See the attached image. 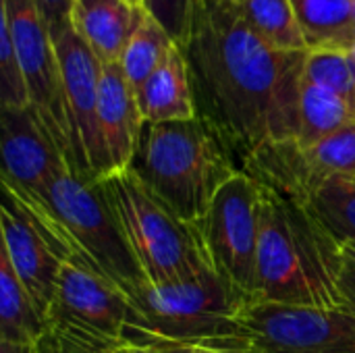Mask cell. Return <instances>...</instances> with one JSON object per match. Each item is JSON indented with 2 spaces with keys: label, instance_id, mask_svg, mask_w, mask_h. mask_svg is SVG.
I'll return each mask as SVG.
<instances>
[{
  "label": "cell",
  "instance_id": "obj_1",
  "mask_svg": "<svg viewBox=\"0 0 355 353\" xmlns=\"http://www.w3.org/2000/svg\"><path fill=\"white\" fill-rule=\"evenodd\" d=\"M185 54L198 117L216 133L237 171L264 148L297 139L308 52L262 42L233 0H193Z\"/></svg>",
  "mask_w": 355,
  "mask_h": 353
},
{
  "label": "cell",
  "instance_id": "obj_2",
  "mask_svg": "<svg viewBox=\"0 0 355 353\" xmlns=\"http://www.w3.org/2000/svg\"><path fill=\"white\" fill-rule=\"evenodd\" d=\"M341 264L339 239L308 204L262 187L258 262L250 302L345 308L339 289Z\"/></svg>",
  "mask_w": 355,
  "mask_h": 353
},
{
  "label": "cell",
  "instance_id": "obj_3",
  "mask_svg": "<svg viewBox=\"0 0 355 353\" xmlns=\"http://www.w3.org/2000/svg\"><path fill=\"white\" fill-rule=\"evenodd\" d=\"M2 187L44 229L64 262L81 264L100 275L129 300L150 287L114 216L102 179L67 169L31 196L4 183Z\"/></svg>",
  "mask_w": 355,
  "mask_h": 353
},
{
  "label": "cell",
  "instance_id": "obj_4",
  "mask_svg": "<svg viewBox=\"0 0 355 353\" xmlns=\"http://www.w3.org/2000/svg\"><path fill=\"white\" fill-rule=\"evenodd\" d=\"M250 300L208 270L191 281L148 287L131 300L125 347L162 353L243 350L239 314Z\"/></svg>",
  "mask_w": 355,
  "mask_h": 353
},
{
  "label": "cell",
  "instance_id": "obj_5",
  "mask_svg": "<svg viewBox=\"0 0 355 353\" xmlns=\"http://www.w3.org/2000/svg\"><path fill=\"white\" fill-rule=\"evenodd\" d=\"M127 171L191 225L206 216L218 189L239 173L216 133L200 117L146 123Z\"/></svg>",
  "mask_w": 355,
  "mask_h": 353
},
{
  "label": "cell",
  "instance_id": "obj_6",
  "mask_svg": "<svg viewBox=\"0 0 355 353\" xmlns=\"http://www.w3.org/2000/svg\"><path fill=\"white\" fill-rule=\"evenodd\" d=\"M102 185L150 287L191 281L212 270L200 225L179 218L131 171L112 173Z\"/></svg>",
  "mask_w": 355,
  "mask_h": 353
},
{
  "label": "cell",
  "instance_id": "obj_7",
  "mask_svg": "<svg viewBox=\"0 0 355 353\" xmlns=\"http://www.w3.org/2000/svg\"><path fill=\"white\" fill-rule=\"evenodd\" d=\"M2 19L15 42L29 106L75 171V144L58 56L35 0H2ZM77 173V171H75Z\"/></svg>",
  "mask_w": 355,
  "mask_h": 353
},
{
  "label": "cell",
  "instance_id": "obj_8",
  "mask_svg": "<svg viewBox=\"0 0 355 353\" xmlns=\"http://www.w3.org/2000/svg\"><path fill=\"white\" fill-rule=\"evenodd\" d=\"M262 187L248 173H235L214 196L198 223L212 270L252 300L260 239Z\"/></svg>",
  "mask_w": 355,
  "mask_h": 353
},
{
  "label": "cell",
  "instance_id": "obj_9",
  "mask_svg": "<svg viewBox=\"0 0 355 353\" xmlns=\"http://www.w3.org/2000/svg\"><path fill=\"white\" fill-rule=\"evenodd\" d=\"M250 353H355V314L248 302L239 314Z\"/></svg>",
  "mask_w": 355,
  "mask_h": 353
},
{
  "label": "cell",
  "instance_id": "obj_10",
  "mask_svg": "<svg viewBox=\"0 0 355 353\" xmlns=\"http://www.w3.org/2000/svg\"><path fill=\"white\" fill-rule=\"evenodd\" d=\"M129 312L131 300L110 281L81 264L64 262L46 329L92 347L119 350L125 347Z\"/></svg>",
  "mask_w": 355,
  "mask_h": 353
},
{
  "label": "cell",
  "instance_id": "obj_11",
  "mask_svg": "<svg viewBox=\"0 0 355 353\" xmlns=\"http://www.w3.org/2000/svg\"><path fill=\"white\" fill-rule=\"evenodd\" d=\"M62 75L69 121L75 144V171L83 177L104 179L112 175V164L104 146L98 119V92L102 62L64 19L48 27Z\"/></svg>",
  "mask_w": 355,
  "mask_h": 353
},
{
  "label": "cell",
  "instance_id": "obj_12",
  "mask_svg": "<svg viewBox=\"0 0 355 353\" xmlns=\"http://www.w3.org/2000/svg\"><path fill=\"white\" fill-rule=\"evenodd\" d=\"M0 231L2 252L6 254L15 275L29 291L40 312L48 316L64 258L6 187H2Z\"/></svg>",
  "mask_w": 355,
  "mask_h": 353
},
{
  "label": "cell",
  "instance_id": "obj_13",
  "mask_svg": "<svg viewBox=\"0 0 355 353\" xmlns=\"http://www.w3.org/2000/svg\"><path fill=\"white\" fill-rule=\"evenodd\" d=\"M0 150L2 183L27 196L42 191L58 173L71 169L31 106L2 108Z\"/></svg>",
  "mask_w": 355,
  "mask_h": 353
},
{
  "label": "cell",
  "instance_id": "obj_14",
  "mask_svg": "<svg viewBox=\"0 0 355 353\" xmlns=\"http://www.w3.org/2000/svg\"><path fill=\"white\" fill-rule=\"evenodd\" d=\"M98 119L112 171H127L137 152L146 123L121 62L102 64Z\"/></svg>",
  "mask_w": 355,
  "mask_h": 353
},
{
  "label": "cell",
  "instance_id": "obj_15",
  "mask_svg": "<svg viewBox=\"0 0 355 353\" xmlns=\"http://www.w3.org/2000/svg\"><path fill=\"white\" fill-rule=\"evenodd\" d=\"M144 8L129 0H75L73 27L102 64L121 62Z\"/></svg>",
  "mask_w": 355,
  "mask_h": 353
},
{
  "label": "cell",
  "instance_id": "obj_16",
  "mask_svg": "<svg viewBox=\"0 0 355 353\" xmlns=\"http://www.w3.org/2000/svg\"><path fill=\"white\" fill-rule=\"evenodd\" d=\"M144 123L191 121L198 117L185 54L175 46L168 58L135 92Z\"/></svg>",
  "mask_w": 355,
  "mask_h": 353
},
{
  "label": "cell",
  "instance_id": "obj_17",
  "mask_svg": "<svg viewBox=\"0 0 355 353\" xmlns=\"http://www.w3.org/2000/svg\"><path fill=\"white\" fill-rule=\"evenodd\" d=\"M310 52L355 50V0H291Z\"/></svg>",
  "mask_w": 355,
  "mask_h": 353
},
{
  "label": "cell",
  "instance_id": "obj_18",
  "mask_svg": "<svg viewBox=\"0 0 355 353\" xmlns=\"http://www.w3.org/2000/svg\"><path fill=\"white\" fill-rule=\"evenodd\" d=\"M44 333L46 316L0 250V341L35 347Z\"/></svg>",
  "mask_w": 355,
  "mask_h": 353
},
{
  "label": "cell",
  "instance_id": "obj_19",
  "mask_svg": "<svg viewBox=\"0 0 355 353\" xmlns=\"http://www.w3.org/2000/svg\"><path fill=\"white\" fill-rule=\"evenodd\" d=\"M245 25L283 52H310L291 0H233Z\"/></svg>",
  "mask_w": 355,
  "mask_h": 353
},
{
  "label": "cell",
  "instance_id": "obj_20",
  "mask_svg": "<svg viewBox=\"0 0 355 353\" xmlns=\"http://www.w3.org/2000/svg\"><path fill=\"white\" fill-rule=\"evenodd\" d=\"M355 123V112L345 100L337 94L302 79L300 89V129H297V144L302 148H310L324 139L327 135L335 133L337 129Z\"/></svg>",
  "mask_w": 355,
  "mask_h": 353
},
{
  "label": "cell",
  "instance_id": "obj_21",
  "mask_svg": "<svg viewBox=\"0 0 355 353\" xmlns=\"http://www.w3.org/2000/svg\"><path fill=\"white\" fill-rule=\"evenodd\" d=\"M175 46L177 42L166 33V29L144 10V17L121 58L123 71L133 92H137L150 79V75L168 58Z\"/></svg>",
  "mask_w": 355,
  "mask_h": 353
},
{
  "label": "cell",
  "instance_id": "obj_22",
  "mask_svg": "<svg viewBox=\"0 0 355 353\" xmlns=\"http://www.w3.org/2000/svg\"><path fill=\"white\" fill-rule=\"evenodd\" d=\"M304 158L316 189L335 177L355 179V123L337 129L310 148H304Z\"/></svg>",
  "mask_w": 355,
  "mask_h": 353
},
{
  "label": "cell",
  "instance_id": "obj_23",
  "mask_svg": "<svg viewBox=\"0 0 355 353\" xmlns=\"http://www.w3.org/2000/svg\"><path fill=\"white\" fill-rule=\"evenodd\" d=\"M308 206L339 239L355 243V181L335 177L324 181L310 198Z\"/></svg>",
  "mask_w": 355,
  "mask_h": 353
},
{
  "label": "cell",
  "instance_id": "obj_24",
  "mask_svg": "<svg viewBox=\"0 0 355 353\" xmlns=\"http://www.w3.org/2000/svg\"><path fill=\"white\" fill-rule=\"evenodd\" d=\"M304 77L337 94L355 112V50L308 52Z\"/></svg>",
  "mask_w": 355,
  "mask_h": 353
},
{
  "label": "cell",
  "instance_id": "obj_25",
  "mask_svg": "<svg viewBox=\"0 0 355 353\" xmlns=\"http://www.w3.org/2000/svg\"><path fill=\"white\" fill-rule=\"evenodd\" d=\"M0 98L2 108H29V94L6 21H0Z\"/></svg>",
  "mask_w": 355,
  "mask_h": 353
},
{
  "label": "cell",
  "instance_id": "obj_26",
  "mask_svg": "<svg viewBox=\"0 0 355 353\" xmlns=\"http://www.w3.org/2000/svg\"><path fill=\"white\" fill-rule=\"evenodd\" d=\"M193 0H144V10L154 17L166 33L181 46L189 31Z\"/></svg>",
  "mask_w": 355,
  "mask_h": 353
},
{
  "label": "cell",
  "instance_id": "obj_27",
  "mask_svg": "<svg viewBox=\"0 0 355 353\" xmlns=\"http://www.w3.org/2000/svg\"><path fill=\"white\" fill-rule=\"evenodd\" d=\"M123 347L119 350H102V347H92L73 339H67L58 333H52L46 329V333L42 335V339L35 343L33 353H121Z\"/></svg>",
  "mask_w": 355,
  "mask_h": 353
},
{
  "label": "cell",
  "instance_id": "obj_28",
  "mask_svg": "<svg viewBox=\"0 0 355 353\" xmlns=\"http://www.w3.org/2000/svg\"><path fill=\"white\" fill-rule=\"evenodd\" d=\"M341 252H343V264H341L339 289L345 302V310L355 314V243L352 241L341 243Z\"/></svg>",
  "mask_w": 355,
  "mask_h": 353
},
{
  "label": "cell",
  "instance_id": "obj_29",
  "mask_svg": "<svg viewBox=\"0 0 355 353\" xmlns=\"http://www.w3.org/2000/svg\"><path fill=\"white\" fill-rule=\"evenodd\" d=\"M35 4L40 8V15H42L44 23L48 27H52L58 21L71 19L75 0H35Z\"/></svg>",
  "mask_w": 355,
  "mask_h": 353
},
{
  "label": "cell",
  "instance_id": "obj_30",
  "mask_svg": "<svg viewBox=\"0 0 355 353\" xmlns=\"http://www.w3.org/2000/svg\"><path fill=\"white\" fill-rule=\"evenodd\" d=\"M0 353H33V347H25V345H15V343L0 341Z\"/></svg>",
  "mask_w": 355,
  "mask_h": 353
},
{
  "label": "cell",
  "instance_id": "obj_31",
  "mask_svg": "<svg viewBox=\"0 0 355 353\" xmlns=\"http://www.w3.org/2000/svg\"><path fill=\"white\" fill-rule=\"evenodd\" d=\"M187 353H250V352H243V350H196V352H187Z\"/></svg>",
  "mask_w": 355,
  "mask_h": 353
},
{
  "label": "cell",
  "instance_id": "obj_32",
  "mask_svg": "<svg viewBox=\"0 0 355 353\" xmlns=\"http://www.w3.org/2000/svg\"><path fill=\"white\" fill-rule=\"evenodd\" d=\"M121 353H162V352H154V350H139V347H123Z\"/></svg>",
  "mask_w": 355,
  "mask_h": 353
},
{
  "label": "cell",
  "instance_id": "obj_33",
  "mask_svg": "<svg viewBox=\"0 0 355 353\" xmlns=\"http://www.w3.org/2000/svg\"><path fill=\"white\" fill-rule=\"evenodd\" d=\"M131 4H135V6H141L144 8V0H129Z\"/></svg>",
  "mask_w": 355,
  "mask_h": 353
},
{
  "label": "cell",
  "instance_id": "obj_34",
  "mask_svg": "<svg viewBox=\"0 0 355 353\" xmlns=\"http://www.w3.org/2000/svg\"><path fill=\"white\" fill-rule=\"evenodd\" d=\"M354 181H355V179H354Z\"/></svg>",
  "mask_w": 355,
  "mask_h": 353
}]
</instances>
